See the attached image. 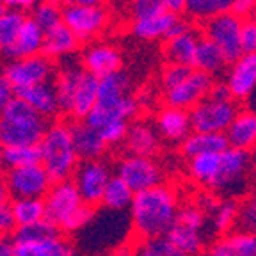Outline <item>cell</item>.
<instances>
[{"label": "cell", "mask_w": 256, "mask_h": 256, "mask_svg": "<svg viewBox=\"0 0 256 256\" xmlns=\"http://www.w3.org/2000/svg\"><path fill=\"white\" fill-rule=\"evenodd\" d=\"M14 230H18V224H16L11 204H0V236H9Z\"/></svg>", "instance_id": "48"}, {"label": "cell", "mask_w": 256, "mask_h": 256, "mask_svg": "<svg viewBox=\"0 0 256 256\" xmlns=\"http://www.w3.org/2000/svg\"><path fill=\"white\" fill-rule=\"evenodd\" d=\"M226 64H228V60L224 57L222 50H220L214 41L201 36L200 44H198L196 60H194V70L214 76L222 72V68Z\"/></svg>", "instance_id": "33"}, {"label": "cell", "mask_w": 256, "mask_h": 256, "mask_svg": "<svg viewBox=\"0 0 256 256\" xmlns=\"http://www.w3.org/2000/svg\"><path fill=\"white\" fill-rule=\"evenodd\" d=\"M180 196L172 185L160 184L137 192L130 206L132 228L142 240L166 236L180 212Z\"/></svg>", "instance_id": "1"}, {"label": "cell", "mask_w": 256, "mask_h": 256, "mask_svg": "<svg viewBox=\"0 0 256 256\" xmlns=\"http://www.w3.org/2000/svg\"><path fill=\"white\" fill-rule=\"evenodd\" d=\"M249 164H251L249 152H242V150L235 148H228L226 152H222L220 153L219 171H217L216 180L210 187V192L216 196L217 194L226 196V200L238 194L240 188L244 187Z\"/></svg>", "instance_id": "7"}, {"label": "cell", "mask_w": 256, "mask_h": 256, "mask_svg": "<svg viewBox=\"0 0 256 256\" xmlns=\"http://www.w3.org/2000/svg\"><path fill=\"white\" fill-rule=\"evenodd\" d=\"M203 233H204V230L196 228V226H192V224H187V222H184V220L176 219L174 226L169 230V233L166 236H168L169 242L174 244L182 252H185L187 256H196V254H200L201 249H203V242H204Z\"/></svg>", "instance_id": "29"}, {"label": "cell", "mask_w": 256, "mask_h": 256, "mask_svg": "<svg viewBox=\"0 0 256 256\" xmlns=\"http://www.w3.org/2000/svg\"><path fill=\"white\" fill-rule=\"evenodd\" d=\"M12 214L18 228H25L30 224L41 222L46 219V206L44 200L40 198H25V200H12L11 203Z\"/></svg>", "instance_id": "36"}, {"label": "cell", "mask_w": 256, "mask_h": 256, "mask_svg": "<svg viewBox=\"0 0 256 256\" xmlns=\"http://www.w3.org/2000/svg\"><path fill=\"white\" fill-rule=\"evenodd\" d=\"M11 198L9 194V187H8V182H6V176L0 172V204H6L8 200Z\"/></svg>", "instance_id": "58"}, {"label": "cell", "mask_w": 256, "mask_h": 256, "mask_svg": "<svg viewBox=\"0 0 256 256\" xmlns=\"http://www.w3.org/2000/svg\"><path fill=\"white\" fill-rule=\"evenodd\" d=\"M220 164V153H208L200 155L188 160V176L192 182H196L201 187H206L210 190L214 180H216L217 171Z\"/></svg>", "instance_id": "34"}, {"label": "cell", "mask_w": 256, "mask_h": 256, "mask_svg": "<svg viewBox=\"0 0 256 256\" xmlns=\"http://www.w3.org/2000/svg\"><path fill=\"white\" fill-rule=\"evenodd\" d=\"M86 68L78 62H68L64 64V68L59 72L56 78V91L59 98L60 110L70 114L72 110L73 100H75L76 89L80 86V80L84 76Z\"/></svg>", "instance_id": "24"}, {"label": "cell", "mask_w": 256, "mask_h": 256, "mask_svg": "<svg viewBox=\"0 0 256 256\" xmlns=\"http://www.w3.org/2000/svg\"><path fill=\"white\" fill-rule=\"evenodd\" d=\"M14 96H16V92H14V89H12V86L9 84L4 75H0V112L8 107V104Z\"/></svg>", "instance_id": "49"}, {"label": "cell", "mask_w": 256, "mask_h": 256, "mask_svg": "<svg viewBox=\"0 0 256 256\" xmlns=\"http://www.w3.org/2000/svg\"><path fill=\"white\" fill-rule=\"evenodd\" d=\"M242 25L244 20L235 12H226L217 18L204 22L203 36L217 44L222 50L228 62H235L236 59L244 56L242 48Z\"/></svg>", "instance_id": "6"}, {"label": "cell", "mask_w": 256, "mask_h": 256, "mask_svg": "<svg viewBox=\"0 0 256 256\" xmlns=\"http://www.w3.org/2000/svg\"><path fill=\"white\" fill-rule=\"evenodd\" d=\"M0 256H16L14 240L9 236H0Z\"/></svg>", "instance_id": "54"}, {"label": "cell", "mask_w": 256, "mask_h": 256, "mask_svg": "<svg viewBox=\"0 0 256 256\" xmlns=\"http://www.w3.org/2000/svg\"><path fill=\"white\" fill-rule=\"evenodd\" d=\"M52 60L46 56H32L25 59H14L4 66L2 75L8 78V82L12 86L14 91L30 88V86L43 84L48 82L52 75Z\"/></svg>", "instance_id": "11"}, {"label": "cell", "mask_w": 256, "mask_h": 256, "mask_svg": "<svg viewBox=\"0 0 256 256\" xmlns=\"http://www.w3.org/2000/svg\"><path fill=\"white\" fill-rule=\"evenodd\" d=\"M6 182H8L9 194L14 200H25V198L44 200L54 185V180L41 164L11 169L6 172Z\"/></svg>", "instance_id": "9"}, {"label": "cell", "mask_w": 256, "mask_h": 256, "mask_svg": "<svg viewBox=\"0 0 256 256\" xmlns=\"http://www.w3.org/2000/svg\"><path fill=\"white\" fill-rule=\"evenodd\" d=\"M178 18H180V14L166 11L162 14L152 16V18L136 20L132 25V32L140 40H158V38H164L166 40L168 32L178 22Z\"/></svg>", "instance_id": "32"}, {"label": "cell", "mask_w": 256, "mask_h": 256, "mask_svg": "<svg viewBox=\"0 0 256 256\" xmlns=\"http://www.w3.org/2000/svg\"><path fill=\"white\" fill-rule=\"evenodd\" d=\"M187 2L188 0H166V8H168V11L174 12V14H180V12H185Z\"/></svg>", "instance_id": "55"}, {"label": "cell", "mask_w": 256, "mask_h": 256, "mask_svg": "<svg viewBox=\"0 0 256 256\" xmlns=\"http://www.w3.org/2000/svg\"><path fill=\"white\" fill-rule=\"evenodd\" d=\"M226 86L236 102H246L252 94L256 89V52L244 54L232 64L226 76Z\"/></svg>", "instance_id": "14"}, {"label": "cell", "mask_w": 256, "mask_h": 256, "mask_svg": "<svg viewBox=\"0 0 256 256\" xmlns=\"http://www.w3.org/2000/svg\"><path fill=\"white\" fill-rule=\"evenodd\" d=\"M62 14H64V6L60 4V0H44V2H41L34 9L32 20L46 32L50 28L62 24Z\"/></svg>", "instance_id": "41"}, {"label": "cell", "mask_w": 256, "mask_h": 256, "mask_svg": "<svg viewBox=\"0 0 256 256\" xmlns=\"http://www.w3.org/2000/svg\"><path fill=\"white\" fill-rule=\"evenodd\" d=\"M110 256H136V246L132 244H121L118 246Z\"/></svg>", "instance_id": "56"}, {"label": "cell", "mask_w": 256, "mask_h": 256, "mask_svg": "<svg viewBox=\"0 0 256 256\" xmlns=\"http://www.w3.org/2000/svg\"><path fill=\"white\" fill-rule=\"evenodd\" d=\"M14 92L25 104L30 105L36 112H40L43 118H52L60 110L56 86L50 84V82L30 86V88L20 89V91H14Z\"/></svg>", "instance_id": "21"}, {"label": "cell", "mask_w": 256, "mask_h": 256, "mask_svg": "<svg viewBox=\"0 0 256 256\" xmlns=\"http://www.w3.org/2000/svg\"><path fill=\"white\" fill-rule=\"evenodd\" d=\"M156 130L164 139L171 142H184L192 134V123L188 110L166 105L156 114Z\"/></svg>", "instance_id": "17"}, {"label": "cell", "mask_w": 256, "mask_h": 256, "mask_svg": "<svg viewBox=\"0 0 256 256\" xmlns=\"http://www.w3.org/2000/svg\"><path fill=\"white\" fill-rule=\"evenodd\" d=\"M41 166L56 182L70 180L80 164L73 144L72 126L66 123H54L48 126L40 142Z\"/></svg>", "instance_id": "4"}, {"label": "cell", "mask_w": 256, "mask_h": 256, "mask_svg": "<svg viewBox=\"0 0 256 256\" xmlns=\"http://www.w3.org/2000/svg\"><path fill=\"white\" fill-rule=\"evenodd\" d=\"M98 88H100V78L86 72L82 80H80L78 89H76L70 116L75 118L76 121L88 120V116L92 112V108L98 105Z\"/></svg>", "instance_id": "27"}, {"label": "cell", "mask_w": 256, "mask_h": 256, "mask_svg": "<svg viewBox=\"0 0 256 256\" xmlns=\"http://www.w3.org/2000/svg\"><path fill=\"white\" fill-rule=\"evenodd\" d=\"M201 36L194 30L187 32L184 36L168 40L164 43V56L168 62L171 64H184V66H192L196 60L198 44H200Z\"/></svg>", "instance_id": "28"}, {"label": "cell", "mask_w": 256, "mask_h": 256, "mask_svg": "<svg viewBox=\"0 0 256 256\" xmlns=\"http://www.w3.org/2000/svg\"><path fill=\"white\" fill-rule=\"evenodd\" d=\"M233 0H188L185 14L194 18V20L204 22L217 18L220 14L232 12Z\"/></svg>", "instance_id": "38"}, {"label": "cell", "mask_w": 256, "mask_h": 256, "mask_svg": "<svg viewBox=\"0 0 256 256\" xmlns=\"http://www.w3.org/2000/svg\"><path fill=\"white\" fill-rule=\"evenodd\" d=\"M137 112H139V104H137V100L132 98V96H126L121 104L112 105V107H100V105H96L91 114L88 116L86 123H89L92 128H96V130H102V128H105L107 124L116 123V121H126L128 123Z\"/></svg>", "instance_id": "23"}, {"label": "cell", "mask_w": 256, "mask_h": 256, "mask_svg": "<svg viewBox=\"0 0 256 256\" xmlns=\"http://www.w3.org/2000/svg\"><path fill=\"white\" fill-rule=\"evenodd\" d=\"M134 198H136V192L128 187L120 176H112L107 188H105L102 204L112 212H121L124 208L132 206Z\"/></svg>", "instance_id": "37"}, {"label": "cell", "mask_w": 256, "mask_h": 256, "mask_svg": "<svg viewBox=\"0 0 256 256\" xmlns=\"http://www.w3.org/2000/svg\"><path fill=\"white\" fill-rule=\"evenodd\" d=\"M72 136L80 160H98L107 150V142L100 132L86 121H75L72 124Z\"/></svg>", "instance_id": "18"}, {"label": "cell", "mask_w": 256, "mask_h": 256, "mask_svg": "<svg viewBox=\"0 0 256 256\" xmlns=\"http://www.w3.org/2000/svg\"><path fill=\"white\" fill-rule=\"evenodd\" d=\"M43 43H44V30L32 18H27L20 34L16 38V41L12 43L11 48L6 50L4 56L9 57L11 60L40 56V54H43Z\"/></svg>", "instance_id": "19"}, {"label": "cell", "mask_w": 256, "mask_h": 256, "mask_svg": "<svg viewBox=\"0 0 256 256\" xmlns=\"http://www.w3.org/2000/svg\"><path fill=\"white\" fill-rule=\"evenodd\" d=\"M123 142L128 153L136 156H150L152 158L158 152V136L146 123L130 124Z\"/></svg>", "instance_id": "25"}, {"label": "cell", "mask_w": 256, "mask_h": 256, "mask_svg": "<svg viewBox=\"0 0 256 256\" xmlns=\"http://www.w3.org/2000/svg\"><path fill=\"white\" fill-rule=\"evenodd\" d=\"M108 12L104 6H68L64 8L62 24L78 38V41L92 40L107 27Z\"/></svg>", "instance_id": "12"}, {"label": "cell", "mask_w": 256, "mask_h": 256, "mask_svg": "<svg viewBox=\"0 0 256 256\" xmlns=\"http://www.w3.org/2000/svg\"><path fill=\"white\" fill-rule=\"evenodd\" d=\"M16 256H76L73 246L60 235L43 240L14 238Z\"/></svg>", "instance_id": "20"}, {"label": "cell", "mask_w": 256, "mask_h": 256, "mask_svg": "<svg viewBox=\"0 0 256 256\" xmlns=\"http://www.w3.org/2000/svg\"><path fill=\"white\" fill-rule=\"evenodd\" d=\"M238 222L242 226V230H248V232L252 233L256 232V192L240 204Z\"/></svg>", "instance_id": "46"}, {"label": "cell", "mask_w": 256, "mask_h": 256, "mask_svg": "<svg viewBox=\"0 0 256 256\" xmlns=\"http://www.w3.org/2000/svg\"><path fill=\"white\" fill-rule=\"evenodd\" d=\"M190 30H194V28L190 27V24H188L187 20H184V18H178V22H176V24L171 27V30L168 32L166 41L174 40V38H180V36H184V34H187V32H190Z\"/></svg>", "instance_id": "52"}, {"label": "cell", "mask_w": 256, "mask_h": 256, "mask_svg": "<svg viewBox=\"0 0 256 256\" xmlns=\"http://www.w3.org/2000/svg\"><path fill=\"white\" fill-rule=\"evenodd\" d=\"M166 11V0H132V14L136 20L152 18Z\"/></svg>", "instance_id": "45"}, {"label": "cell", "mask_w": 256, "mask_h": 256, "mask_svg": "<svg viewBox=\"0 0 256 256\" xmlns=\"http://www.w3.org/2000/svg\"><path fill=\"white\" fill-rule=\"evenodd\" d=\"M82 66L88 73L104 78L121 70V54L110 44H92L82 56Z\"/></svg>", "instance_id": "16"}, {"label": "cell", "mask_w": 256, "mask_h": 256, "mask_svg": "<svg viewBox=\"0 0 256 256\" xmlns=\"http://www.w3.org/2000/svg\"><path fill=\"white\" fill-rule=\"evenodd\" d=\"M230 148L226 134H206V132H192L182 142V153L188 160L208 153H222Z\"/></svg>", "instance_id": "26"}, {"label": "cell", "mask_w": 256, "mask_h": 256, "mask_svg": "<svg viewBox=\"0 0 256 256\" xmlns=\"http://www.w3.org/2000/svg\"><path fill=\"white\" fill-rule=\"evenodd\" d=\"M46 219L56 224L59 232L73 233L88 226L94 217L92 206L80 198L73 180L56 182L44 196Z\"/></svg>", "instance_id": "3"}, {"label": "cell", "mask_w": 256, "mask_h": 256, "mask_svg": "<svg viewBox=\"0 0 256 256\" xmlns=\"http://www.w3.org/2000/svg\"><path fill=\"white\" fill-rule=\"evenodd\" d=\"M254 235H256V232H254Z\"/></svg>", "instance_id": "61"}, {"label": "cell", "mask_w": 256, "mask_h": 256, "mask_svg": "<svg viewBox=\"0 0 256 256\" xmlns=\"http://www.w3.org/2000/svg\"><path fill=\"white\" fill-rule=\"evenodd\" d=\"M25 22H27V16L22 11L6 9L0 12V52L4 54L8 48L12 46Z\"/></svg>", "instance_id": "40"}, {"label": "cell", "mask_w": 256, "mask_h": 256, "mask_svg": "<svg viewBox=\"0 0 256 256\" xmlns=\"http://www.w3.org/2000/svg\"><path fill=\"white\" fill-rule=\"evenodd\" d=\"M203 256H256V235L248 230L217 236Z\"/></svg>", "instance_id": "15"}, {"label": "cell", "mask_w": 256, "mask_h": 256, "mask_svg": "<svg viewBox=\"0 0 256 256\" xmlns=\"http://www.w3.org/2000/svg\"><path fill=\"white\" fill-rule=\"evenodd\" d=\"M116 176H120L136 194L164 184V171L150 156H124L118 164Z\"/></svg>", "instance_id": "10"}, {"label": "cell", "mask_w": 256, "mask_h": 256, "mask_svg": "<svg viewBox=\"0 0 256 256\" xmlns=\"http://www.w3.org/2000/svg\"><path fill=\"white\" fill-rule=\"evenodd\" d=\"M46 130V118L18 96L0 112V148L38 146Z\"/></svg>", "instance_id": "2"}, {"label": "cell", "mask_w": 256, "mask_h": 256, "mask_svg": "<svg viewBox=\"0 0 256 256\" xmlns=\"http://www.w3.org/2000/svg\"><path fill=\"white\" fill-rule=\"evenodd\" d=\"M192 73H194L192 66L169 62L164 68V72H162V88H164V91H169V89L180 86L184 80H187L188 76L192 75Z\"/></svg>", "instance_id": "44"}, {"label": "cell", "mask_w": 256, "mask_h": 256, "mask_svg": "<svg viewBox=\"0 0 256 256\" xmlns=\"http://www.w3.org/2000/svg\"><path fill=\"white\" fill-rule=\"evenodd\" d=\"M0 169H2V148H0Z\"/></svg>", "instance_id": "60"}, {"label": "cell", "mask_w": 256, "mask_h": 256, "mask_svg": "<svg viewBox=\"0 0 256 256\" xmlns=\"http://www.w3.org/2000/svg\"><path fill=\"white\" fill-rule=\"evenodd\" d=\"M212 86L214 76L194 70V73L187 80H184L180 86H176V88L169 89V91H164V100L169 107L192 110L200 102H203L206 98Z\"/></svg>", "instance_id": "13"}, {"label": "cell", "mask_w": 256, "mask_h": 256, "mask_svg": "<svg viewBox=\"0 0 256 256\" xmlns=\"http://www.w3.org/2000/svg\"><path fill=\"white\" fill-rule=\"evenodd\" d=\"M230 148L249 152L256 146V112L244 108L233 120L232 126L226 130Z\"/></svg>", "instance_id": "22"}, {"label": "cell", "mask_w": 256, "mask_h": 256, "mask_svg": "<svg viewBox=\"0 0 256 256\" xmlns=\"http://www.w3.org/2000/svg\"><path fill=\"white\" fill-rule=\"evenodd\" d=\"M246 105H248L249 110L256 112V89H254V91H252V94L249 96L248 100H246Z\"/></svg>", "instance_id": "59"}, {"label": "cell", "mask_w": 256, "mask_h": 256, "mask_svg": "<svg viewBox=\"0 0 256 256\" xmlns=\"http://www.w3.org/2000/svg\"><path fill=\"white\" fill-rule=\"evenodd\" d=\"M59 235V230H57L56 224H52L48 219L41 220V222L30 224V226H25V228L16 230L14 238H24V240H43L50 238V236Z\"/></svg>", "instance_id": "43"}, {"label": "cell", "mask_w": 256, "mask_h": 256, "mask_svg": "<svg viewBox=\"0 0 256 256\" xmlns=\"http://www.w3.org/2000/svg\"><path fill=\"white\" fill-rule=\"evenodd\" d=\"M4 4L8 9H14V11L24 12L36 4V0H4Z\"/></svg>", "instance_id": "53"}, {"label": "cell", "mask_w": 256, "mask_h": 256, "mask_svg": "<svg viewBox=\"0 0 256 256\" xmlns=\"http://www.w3.org/2000/svg\"><path fill=\"white\" fill-rule=\"evenodd\" d=\"M238 102L236 100H214L204 98L196 107L188 110L192 123V132H206V134H226L232 126L233 120L238 116Z\"/></svg>", "instance_id": "5"}, {"label": "cell", "mask_w": 256, "mask_h": 256, "mask_svg": "<svg viewBox=\"0 0 256 256\" xmlns=\"http://www.w3.org/2000/svg\"><path fill=\"white\" fill-rule=\"evenodd\" d=\"M110 178V169L104 160H80L73 174V184L76 185L82 201L89 206H96L104 201L105 188Z\"/></svg>", "instance_id": "8"}, {"label": "cell", "mask_w": 256, "mask_h": 256, "mask_svg": "<svg viewBox=\"0 0 256 256\" xmlns=\"http://www.w3.org/2000/svg\"><path fill=\"white\" fill-rule=\"evenodd\" d=\"M256 8V0H233V9L232 12H235L236 16L244 18H251V12Z\"/></svg>", "instance_id": "50"}, {"label": "cell", "mask_w": 256, "mask_h": 256, "mask_svg": "<svg viewBox=\"0 0 256 256\" xmlns=\"http://www.w3.org/2000/svg\"><path fill=\"white\" fill-rule=\"evenodd\" d=\"M128 89H130V76L123 70L104 76L100 78V88H98V105L112 107L121 104L126 96H130Z\"/></svg>", "instance_id": "30"}, {"label": "cell", "mask_w": 256, "mask_h": 256, "mask_svg": "<svg viewBox=\"0 0 256 256\" xmlns=\"http://www.w3.org/2000/svg\"><path fill=\"white\" fill-rule=\"evenodd\" d=\"M41 164V150L38 146H12L2 148V168L11 169L27 168V166Z\"/></svg>", "instance_id": "39"}, {"label": "cell", "mask_w": 256, "mask_h": 256, "mask_svg": "<svg viewBox=\"0 0 256 256\" xmlns=\"http://www.w3.org/2000/svg\"><path fill=\"white\" fill-rule=\"evenodd\" d=\"M242 48L244 54L256 52V18H246L242 25Z\"/></svg>", "instance_id": "47"}, {"label": "cell", "mask_w": 256, "mask_h": 256, "mask_svg": "<svg viewBox=\"0 0 256 256\" xmlns=\"http://www.w3.org/2000/svg\"><path fill=\"white\" fill-rule=\"evenodd\" d=\"M60 4H64V8H68V6H102L104 0H60Z\"/></svg>", "instance_id": "57"}, {"label": "cell", "mask_w": 256, "mask_h": 256, "mask_svg": "<svg viewBox=\"0 0 256 256\" xmlns=\"http://www.w3.org/2000/svg\"><path fill=\"white\" fill-rule=\"evenodd\" d=\"M240 206L233 200H219L217 204L212 208V212L208 214V219L212 224V232L216 235L222 236L226 233H232L233 226L238 222Z\"/></svg>", "instance_id": "35"}, {"label": "cell", "mask_w": 256, "mask_h": 256, "mask_svg": "<svg viewBox=\"0 0 256 256\" xmlns=\"http://www.w3.org/2000/svg\"><path fill=\"white\" fill-rule=\"evenodd\" d=\"M136 256H187L182 252L174 244L169 242L168 236H158V238L140 240L136 246Z\"/></svg>", "instance_id": "42"}, {"label": "cell", "mask_w": 256, "mask_h": 256, "mask_svg": "<svg viewBox=\"0 0 256 256\" xmlns=\"http://www.w3.org/2000/svg\"><path fill=\"white\" fill-rule=\"evenodd\" d=\"M208 98H214V100H220V102L233 100V96L230 92V88L226 86V82H214L212 89L208 92Z\"/></svg>", "instance_id": "51"}, {"label": "cell", "mask_w": 256, "mask_h": 256, "mask_svg": "<svg viewBox=\"0 0 256 256\" xmlns=\"http://www.w3.org/2000/svg\"><path fill=\"white\" fill-rule=\"evenodd\" d=\"M76 46H78V38L64 24L44 32L43 56H46L48 59L68 56V54L75 52Z\"/></svg>", "instance_id": "31"}]
</instances>
